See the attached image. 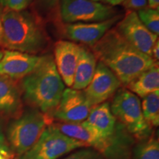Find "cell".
Returning <instances> with one entry per match:
<instances>
[{
	"label": "cell",
	"mask_w": 159,
	"mask_h": 159,
	"mask_svg": "<svg viewBox=\"0 0 159 159\" xmlns=\"http://www.w3.org/2000/svg\"><path fill=\"white\" fill-rule=\"evenodd\" d=\"M97 61L110 69L126 86L141 73L158 64L152 57L139 51L112 28L91 47Z\"/></svg>",
	"instance_id": "cell-1"
},
{
	"label": "cell",
	"mask_w": 159,
	"mask_h": 159,
	"mask_svg": "<svg viewBox=\"0 0 159 159\" xmlns=\"http://www.w3.org/2000/svg\"><path fill=\"white\" fill-rule=\"evenodd\" d=\"M2 22V47L8 50L37 55L49 47V38L42 20L33 12L3 8Z\"/></svg>",
	"instance_id": "cell-2"
},
{
	"label": "cell",
	"mask_w": 159,
	"mask_h": 159,
	"mask_svg": "<svg viewBox=\"0 0 159 159\" xmlns=\"http://www.w3.org/2000/svg\"><path fill=\"white\" fill-rule=\"evenodd\" d=\"M24 99L33 108L50 115L59 104L64 83L52 55H41L34 70L21 79Z\"/></svg>",
	"instance_id": "cell-3"
},
{
	"label": "cell",
	"mask_w": 159,
	"mask_h": 159,
	"mask_svg": "<svg viewBox=\"0 0 159 159\" xmlns=\"http://www.w3.org/2000/svg\"><path fill=\"white\" fill-rule=\"evenodd\" d=\"M52 122L50 116L35 108L20 115L7 128V136L12 150L19 156L28 151Z\"/></svg>",
	"instance_id": "cell-4"
},
{
	"label": "cell",
	"mask_w": 159,
	"mask_h": 159,
	"mask_svg": "<svg viewBox=\"0 0 159 159\" xmlns=\"http://www.w3.org/2000/svg\"><path fill=\"white\" fill-rule=\"evenodd\" d=\"M111 113L129 132L141 138L148 134L150 126L143 116L139 97L123 87L115 93L111 105Z\"/></svg>",
	"instance_id": "cell-5"
},
{
	"label": "cell",
	"mask_w": 159,
	"mask_h": 159,
	"mask_svg": "<svg viewBox=\"0 0 159 159\" xmlns=\"http://www.w3.org/2000/svg\"><path fill=\"white\" fill-rule=\"evenodd\" d=\"M82 147L88 146L65 136L52 123L46 128L39 141L16 159H57Z\"/></svg>",
	"instance_id": "cell-6"
},
{
	"label": "cell",
	"mask_w": 159,
	"mask_h": 159,
	"mask_svg": "<svg viewBox=\"0 0 159 159\" xmlns=\"http://www.w3.org/2000/svg\"><path fill=\"white\" fill-rule=\"evenodd\" d=\"M59 14L65 24L100 22L119 15L114 7L91 0H61Z\"/></svg>",
	"instance_id": "cell-7"
},
{
	"label": "cell",
	"mask_w": 159,
	"mask_h": 159,
	"mask_svg": "<svg viewBox=\"0 0 159 159\" xmlns=\"http://www.w3.org/2000/svg\"><path fill=\"white\" fill-rule=\"evenodd\" d=\"M114 28L131 46L151 57L152 48L158 39V36L143 25L136 11H127L125 16L116 24Z\"/></svg>",
	"instance_id": "cell-8"
},
{
	"label": "cell",
	"mask_w": 159,
	"mask_h": 159,
	"mask_svg": "<svg viewBox=\"0 0 159 159\" xmlns=\"http://www.w3.org/2000/svg\"><path fill=\"white\" fill-rule=\"evenodd\" d=\"M91 108L83 91L68 88L64 89L59 104L49 116L59 122L80 123L87 119Z\"/></svg>",
	"instance_id": "cell-9"
},
{
	"label": "cell",
	"mask_w": 159,
	"mask_h": 159,
	"mask_svg": "<svg viewBox=\"0 0 159 159\" xmlns=\"http://www.w3.org/2000/svg\"><path fill=\"white\" fill-rule=\"evenodd\" d=\"M121 86L122 83L114 72L104 63L98 61L93 78L83 93L93 108L114 96Z\"/></svg>",
	"instance_id": "cell-10"
},
{
	"label": "cell",
	"mask_w": 159,
	"mask_h": 159,
	"mask_svg": "<svg viewBox=\"0 0 159 159\" xmlns=\"http://www.w3.org/2000/svg\"><path fill=\"white\" fill-rule=\"evenodd\" d=\"M122 18L119 14L100 22L65 24L63 27L66 37L75 43L92 47Z\"/></svg>",
	"instance_id": "cell-11"
},
{
	"label": "cell",
	"mask_w": 159,
	"mask_h": 159,
	"mask_svg": "<svg viewBox=\"0 0 159 159\" xmlns=\"http://www.w3.org/2000/svg\"><path fill=\"white\" fill-rule=\"evenodd\" d=\"M82 46L71 41L61 40L54 46V62L64 84L71 87L80 57Z\"/></svg>",
	"instance_id": "cell-12"
},
{
	"label": "cell",
	"mask_w": 159,
	"mask_h": 159,
	"mask_svg": "<svg viewBox=\"0 0 159 159\" xmlns=\"http://www.w3.org/2000/svg\"><path fill=\"white\" fill-rule=\"evenodd\" d=\"M40 59L39 55L7 49L0 61V75L21 80L34 70Z\"/></svg>",
	"instance_id": "cell-13"
},
{
	"label": "cell",
	"mask_w": 159,
	"mask_h": 159,
	"mask_svg": "<svg viewBox=\"0 0 159 159\" xmlns=\"http://www.w3.org/2000/svg\"><path fill=\"white\" fill-rule=\"evenodd\" d=\"M54 126L65 136L85 143L88 147H93L95 150L103 154L111 145V139H105L87 128L83 122L66 123L52 122Z\"/></svg>",
	"instance_id": "cell-14"
},
{
	"label": "cell",
	"mask_w": 159,
	"mask_h": 159,
	"mask_svg": "<svg viewBox=\"0 0 159 159\" xmlns=\"http://www.w3.org/2000/svg\"><path fill=\"white\" fill-rule=\"evenodd\" d=\"M83 123L97 136L105 139H111L116 130V118L108 102L93 107Z\"/></svg>",
	"instance_id": "cell-15"
},
{
	"label": "cell",
	"mask_w": 159,
	"mask_h": 159,
	"mask_svg": "<svg viewBox=\"0 0 159 159\" xmlns=\"http://www.w3.org/2000/svg\"><path fill=\"white\" fill-rule=\"evenodd\" d=\"M21 85L18 80L0 75V114L7 116L20 114L22 108Z\"/></svg>",
	"instance_id": "cell-16"
},
{
	"label": "cell",
	"mask_w": 159,
	"mask_h": 159,
	"mask_svg": "<svg viewBox=\"0 0 159 159\" xmlns=\"http://www.w3.org/2000/svg\"><path fill=\"white\" fill-rule=\"evenodd\" d=\"M97 64V60L94 53L88 47L82 46L71 89L84 90L93 78Z\"/></svg>",
	"instance_id": "cell-17"
},
{
	"label": "cell",
	"mask_w": 159,
	"mask_h": 159,
	"mask_svg": "<svg viewBox=\"0 0 159 159\" xmlns=\"http://www.w3.org/2000/svg\"><path fill=\"white\" fill-rule=\"evenodd\" d=\"M125 87L141 98H144L151 93L159 91L158 64L143 71Z\"/></svg>",
	"instance_id": "cell-18"
},
{
	"label": "cell",
	"mask_w": 159,
	"mask_h": 159,
	"mask_svg": "<svg viewBox=\"0 0 159 159\" xmlns=\"http://www.w3.org/2000/svg\"><path fill=\"white\" fill-rule=\"evenodd\" d=\"M141 103L144 120L150 128L159 125V91L151 93L142 98Z\"/></svg>",
	"instance_id": "cell-19"
},
{
	"label": "cell",
	"mask_w": 159,
	"mask_h": 159,
	"mask_svg": "<svg viewBox=\"0 0 159 159\" xmlns=\"http://www.w3.org/2000/svg\"><path fill=\"white\" fill-rule=\"evenodd\" d=\"M134 159H159V142L156 136L145 139L136 145Z\"/></svg>",
	"instance_id": "cell-20"
},
{
	"label": "cell",
	"mask_w": 159,
	"mask_h": 159,
	"mask_svg": "<svg viewBox=\"0 0 159 159\" xmlns=\"http://www.w3.org/2000/svg\"><path fill=\"white\" fill-rule=\"evenodd\" d=\"M145 27L155 35H159V10L150 8L148 6L136 12Z\"/></svg>",
	"instance_id": "cell-21"
},
{
	"label": "cell",
	"mask_w": 159,
	"mask_h": 159,
	"mask_svg": "<svg viewBox=\"0 0 159 159\" xmlns=\"http://www.w3.org/2000/svg\"><path fill=\"white\" fill-rule=\"evenodd\" d=\"M38 10L43 14L55 16L59 15L61 0H36Z\"/></svg>",
	"instance_id": "cell-22"
},
{
	"label": "cell",
	"mask_w": 159,
	"mask_h": 159,
	"mask_svg": "<svg viewBox=\"0 0 159 159\" xmlns=\"http://www.w3.org/2000/svg\"><path fill=\"white\" fill-rule=\"evenodd\" d=\"M33 2L34 0H0V5L5 9L22 11L28 8Z\"/></svg>",
	"instance_id": "cell-23"
},
{
	"label": "cell",
	"mask_w": 159,
	"mask_h": 159,
	"mask_svg": "<svg viewBox=\"0 0 159 159\" xmlns=\"http://www.w3.org/2000/svg\"><path fill=\"white\" fill-rule=\"evenodd\" d=\"M64 159H105L103 154L95 149L81 150L69 155Z\"/></svg>",
	"instance_id": "cell-24"
},
{
	"label": "cell",
	"mask_w": 159,
	"mask_h": 159,
	"mask_svg": "<svg viewBox=\"0 0 159 159\" xmlns=\"http://www.w3.org/2000/svg\"><path fill=\"white\" fill-rule=\"evenodd\" d=\"M127 11H139L148 7L147 0H125L122 3Z\"/></svg>",
	"instance_id": "cell-25"
},
{
	"label": "cell",
	"mask_w": 159,
	"mask_h": 159,
	"mask_svg": "<svg viewBox=\"0 0 159 159\" xmlns=\"http://www.w3.org/2000/svg\"><path fill=\"white\" fill-rule=\"evenodd\" d=\"M151 57L156 61V63H158L159 60V40L158 39L156 42L155 43L151 51Z\"/></svg>",
	"instance_id": "cell-26"
},
{
	"label": "cell",
	"mask_w": 159,
	"mask_h": 159,
	"mask_svg": "<svg viewBox=\"0 0 159 159\" xmlns=\"http://www.w3.org/2000/svg\"><path fill=\"white\" fill-rule=\"evenodd\" d=\"M91 1L97 2L105 4V5H111L114 7V6L122 5V3L125 1V0H91Z\"/></svg>",
	"instance_id": "cell-27"
},
{
	"label": "cell",
	"mask_w": 159,
	"mask_h": 159,
	"mask_svg": "<svg viewBox=\"0 0 159 159\" xmlns=\"http://www.w3.org/2000/svg\"><path fill=\"white\" fill-rule=\"evenodd\" d=\"M0 148H7V144H6L5 136L3 133L1 122H0Z\"/></svg>",
	"instance_id": "cell-28"
},
{
	"label": "cell",
	"mask_w": 159,
	"mask_h": 159,
	"mask_svg": "<svg viewBox=\"0 0 159 159\" xmlns=\"http://www.w3.org/2000/svg\"><path fill=\"white\" fill-rule=\"evenodd\" d=\"M149 7L153 9H159V0H147Z\"/></svg>",
	"instance_id": "cell-29"
},
{
	"label": "cell",
	"mask_w": 159,
	"mask_h": 159,
	"mask_svg": "<svg viewBox=\"0 0 159 159\" xmlns=\"http://www.w3.org/2000/svg\"><path fill=\"white\" fill-rule=\"evenodd\" d=\"M3 7L0 5V47L2 44V14Z\"/></svg>",
	"instance_id": "cell-30"
},
{
	"label": "cell",
	"mask_w": 159,
	"mask_h": 159,
	"mask_svg": "<svg viewBox=\"0 0 159 159\" xmlns=\"http://www.w3.org/2000/svg\"><path fill=\"white\" fill-rule=\"evenodd\" d=\"M3 53H4L3 50L1 48H0V61H1L2 57V56H3Z\"/></svg>",
	"instance_id": "cell-31"
}]
</instances>
